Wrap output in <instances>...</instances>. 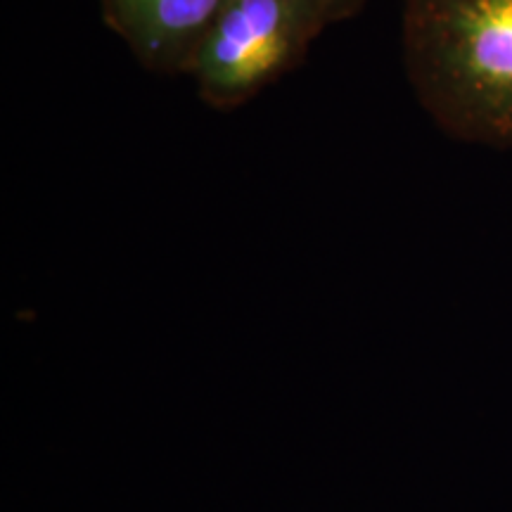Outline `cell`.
Returning <instances> with one entry per match:
<instances>
[{
    "mask_svg": "<svg viewBox=\"0 0 512 512\" xmlns=\"http://www.w3.org/2000/svg\"><path fill=\"white\" fill-rule=\"evenodd\" d=\"M328 24V0H230L192 64L197 95L238 110L299 67Z\"/></svg>",
    "mask_w": 512,
    "mask_h": 512,
    "instance_id": "2",
    "label": "cell"
},
{
    "mask_svg": "<svg viewBox=\"0 0 512 512\" xmlns=\"http://www.w3.org/2000/svg\"><path fill=\"white\" fill-rule=\"evenodd\" d=\"M403 60L441 131L512 150V0H403Z\"/></svg>",
    "mask_w": 512,
    "mask_h": 512,
    "instance_id": "1",
    "label": "cell"
},
{
    "mask_svg": "<svg viewBox=\"0 0 512 512\" xmlns=\"http://www.w3.org/2000/svg\"><path fill=\"white\" fill-rule=\"evenodd\" d=\"M368 5V0H328L332 24L356 17Z\"/></svg>",
    "mask_w": 512,
    "mask_h": 512,
    "instance_id": "4",
    "label": "cell"
},
{
    "mask_svg": "<svg viewBox=\"0 0 512 512\" xmlns=\"http://www.w3.org/2000/svg\"><path fill=\"white\" fill-rule=\"evenodd\" d=\"M230 0H100L102 22L152 74L190 76Z\"/></svg>",
    "mask_w": 512,
    "mask_h": 512,
    "instance_id": "3",
    "label": "cell"
}]
</instances>
